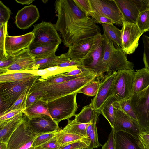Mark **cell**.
I'll list each match as a JSON object with an SVG mask.
<instances>
[{"label":"cell","mask_w":149,"mask_h":149,"mask_svg":"<svg viewBox=\"0 0 149 149\" xmlns=\"http://www.w3.org/2000/svg\"><path fill=\"white\" fill-rule=\"evenodd\" d=\"M54 6L58 13L55 26L66 47L101 34L99 26L81 11L73 0H57Z\"/></svg>","instance_id":"obj_1"},{"label":"cell","mask_w":149,"mask_h":149,"mask_svg":"<svg viewBox=\"0 0 149 149\" xmlns=\"http://www.w3.org/2000/svg\"><path fill=\"white\" fill-rule=\"evenodd\" d=\"M97 77L91 74L58 84H46L38 79L32 86L29 93L38 92L39 100L46 103L60 97L77 92L82 88Z\"/></svg>","instance_id":"obj_2"},{"label":"cell","mask_w":149,"mask_h":149,"mask_svg":"<svg viewBox=\"0 0 149 149\" xmlns=\"http://www.w3.org/2000/svg\"><path fill=\"white\" fill-rule=\"evenodd\" d=\"M105 40L103 63L106 75L111 74L120 70H133L134 64L128 60L122 48L112 41Z\"/></svg>","instance_id":"obj_3"},{"label":"cell","mask_w":149,"mask_h":149,"mask_svg":"<svg viewBox=\"0 0 149 149\" xmlns=\"http://www.w3.org/2000/svg\"><path fill=\"white\" fill-rule=\"evenodd\" d=\"M105 45V40L103 35L97 36L91 50L80 62L84 68L96 75L99 80L104 78L106 73L103 63Z\"/></svg>","instance_id":"obj_4"},{"label":"cell","mask_w":149,"mask_h":149,"mask_svg":"<svg viewBox=\"0 0 149 149\" xmlns=\"http://www.w3.org/2000/svg\"><path fill=\"white\" fill-rule=\"evenodd\" d=\"M39 77L35 75L26 80L0 83V115L6 111L27 87L33 85Z\"/></svg>","instance_id":"obj_5"},{"label":"cell","mask_w":149,"mask_h":149,"mask_svg":"<svg viewBox=\"0 0 149 149\" xmlns=\"http://www.w3.org/2000/svg\"><path fill=\"white\" fill-rule=\"evenodd\" d=\"M77 93L62 97L46 103L51 117L58 124L76 115L78 108L76 99Z\"/></svg>","instance_id":"obj_6"},{"label":"cell","mask_w":149,"mask_h":149,"mask_svg":"<svg viewBox=\"0 0 149 149\" xmlns=\"http://www.w3.org/2000/svg\"><path fill=\"white\" fill-rule=\"evenodd\" d=\"M143 132L149 133V86L129 99Z\"/></svg>","instance_id":"obj_7"},{"label":"cell","mask_w":149,"mask_h":149,"mask_svg":"<svg viewBox=\"0 0 149 149\" xmlns=\"http://www.w3.org/2000/svg\"><path fill=\"white\" fill-rule=\"evenodd\" d=\"M135 72L132 70H118L112 87V93L117 101L130 99L133 95Z\"/></svg>","instance_id":"obj_8"},{"label":"cell","mask_w":149,"mask_h":149,"mask_svg":"<svg viewBox=\"0 0 149 149\" xmlns=\"http://www.w3.org/2000/svg\"><path fill=\"white\" fill-rule=\"evenodd\" d=\"M36 135L29 124L27 117L24 115L23 121L7 144L8 149H28L32 147Z\"/></svg>","instance_id":"obj_9"},{"label":"cell","mask_w":149,"mask_h":149,"mask_svg":"<svg viewBox=\"0 0 149 149\" xmlns=\"http://www.w3.org/2000/svg\"><path fill=\"white\" fill-rule=\"evenodd\" d=\"M92 10L122 25L124 21L122 14L113 0H89Z\"/></svg>","instance_id":"obj_10"},{"label":"cell","mask_w":149,"mask_h":149,"mask_svg":"<svg viewBox=\"0 0 149 149\" xmlns=\"http://www.w3.org/2000/svg\"><path fill=\"white\" fill-rule=\"evenodd\" d=\"M31 32L34 36L33 41L35 42L59 45L62 42L55 24L50 22L42 21L34 25Z\"/></svg>","instance_id":"obj_11"},{"label":"cell","mask_w":149,"mask_h":149,"mask_svg":"<svg viewBox=\"0 0 149 149\" xmlns=\"http://www.w3.org/2000/svg\"><path fill=\"white\" fill-rule=\"evenodd\" d=\"M122 26V49L126 54L133 53L138 46L139 39L144 33L141 31L136 24L124 21Z\"/></svg>","instance_id":"obj_12"},{"label":"cell","mask_w":149,"mask_h":149,"mask_svg":"<svg viewBox=\"0 0 149 149\" xmlns=\"http://www.w3.org/2000/svg\"><path fill=\"white\" fill-rule=\"evenodd\" d=\"M115 117L113 129L114 132L123 131L138 137V134L143 132L137 120L123 112L113 103Z\"/></svg>","instance_id":"obj_13"},{"label":"cell","mask_w":149,"mask_h":149,"mask_svg":"<svg viewBox=\"0 0 149 149\" xmlns=\"http://www.w3.org/2000/svg\"><path fill=\"white\" fill-rule=\"evenodd\" d=\"M117 72L106 75L100 82L98 91L90 103L94 110L100 112L102 105L111 96L113 95L112 87Z\"/></svg>","instance_id":"obj_14"},{"label":"cell","mask_w":149,"mask_h":149,"mask_svg":"<svg viewBox=\"0 0 149 149\" xmlns=\"http://www.w3.org/2000/svg\"><path fill=\"white\" fill-rule=\"evenodd\" d=\"M34 38L32 32L25 34L16 36H9L6 33L5 42L6 52L14 54L23 49H27Z\"/></svg>","instance_id":"obj_15"},{"label":"cell","mask_w":149,"mask_h":149,"mask_svg":"<svg viewBox=\"0 0 149 149\" xmlns=\"http://www.w3.org/2000/svg\"><path fill=\"white\" fill-rule=\"evenodd\" d=\"M13 55V62L3 74L33 70L35 58L30 54L27 49H23Z\"/></svg>","instance_id":"obj_16"},{"label":"cell","mask_w":149,"mask_h":149,"mask_svg":"<svg viewBox=\"0 0 149 149\" xmlns=\"http://www.w3.org/2000/svg\"><path fill=\"white\" fill-rule=\"evenodd\" d=\"M40 17L38 8L35 5L25 6L19 10L15 17V23L21 29H27L32 26Z\"/></svg>","instance_id":"obj_17"},{"label":"cell","mask_w":149,"mask_h":149,"mask_svg":"<svg viewBox=\"0 0 149 149\" xmlns=\"http://www.w3.org/2000/svg\"><path fill=\"white\" fill-rule=\"evenodd\" d=\"M27 118L31 127L36 134L59 132L61 130L58 124L47 116Z\"/></svg>","instance_id":"obj_18"},{"label":"cell","mask_w":149,"mask_h":149,"mask_svg":"<svg viewBox=\"0 0 149 149\" xmlns=\"http://www.w3.org/2000/svg\"><path fill=\"white\" fill-rule=\"evenodd\" d=\"M97 36L74 44L68 48L67 55L72 60L80 63L91 50Z\"/></svg>","instance_id":"obj_19"},{"label":"cell","mask_w":149,"mask_h":149,"mask_svg":"<svg viewBox=\"0 0 149 149\" xmlns=\"http://www.w3.org/2000/svg\"><path fill=\"white\" fill-rule=\"evenodd\" d=\"M116 149H145L138 137L123 131L114 132Z\"/></svg>","instance_id":"obj_20"},{"label":"cell","mask_w":149,"mask_h":149,"mask_svg":"<svg viewBox=\"0 0 149 149\" xmlns=\"http://www.w3.org/2000/svg\"><path fill=\"white\" fill-rule=\"evenodd\" d=\"M24 111L10 119L0 121V142L6 144L11 136L23 121Z\"/></svg>","instance_id":"obj_21"},{"label":"cell","mask_w":149,"mask_h":149,"mask_svg":"<svg viewBox=\"0 0 149 149\" xmlns=\"http://www.w3.org/2000/svg\"><path fill=\"white\" fill-rule=\"evenodd\" d=\"M123 15L124 21L136 24L139 12L132 0H113Z\"/></svg>","instance_id":"obj_22"},{"label":"cell","mask_w":149,"mask_h":149,"mask_svg":"<svg viewBox=\"0 0 149 149\" xmlns=\"http://www.w3.org/2000/svg\"><path fill=\"white\" fill-rule=\"evenodd\" d=\"M59 45L33 41L27 49L30 54L35 58H41L55 54Z\"/></svg>","instance_id":"obj_23"},{"label":"cell","mask_w":149,"mask_h":149,"mask_svg":"<svg viewBox=\"0 0 149 149\" xmlns=\"http://www.w3.org/2000/svg\"><path fill=\"white\" fill-rule=\"evenodd\" d=\"M100 112L96 111L91 103L84 107L81 111L75 116L74 120L82 123H97Z\"/></svg>","instance_id":"obj_24"},{"label":"cell","mask_w":149,"mask_h":149,"mask_svg":"<svg viewBox=\"0 0 149 149\" xmlns=\"http://www.w3.org/2000/svg\"><path fill=\"white\" fill-rule=\"evenodd\" d=\"M24 113L29 118L47 116L53 119L50 114L46 103L39 100L26 108L24 110Z\"/></svg>","instance_id":"obj_25"},{"label":"cell","mask_w":149,"mask_h":149,"mask_svg":"<svg viewBox=\"0 0 149 149\" xmlns=\"http://www.w3.org/2000/svg\"><path fill=\"white\" fill-rule=\"evenodd\" d=\"M136 71L134 74L133 95L149 86V71L145 68Z\"/></svg>","instance_id":"obj_26"},{"label":"cell","mask_w":149,"mask_h":149,"mask_svg":"<svg viewBox=\"0 0 149 149\" xmlns=\"http://www.w3.org/2000/svg\"><path fill=\"white\" fill-rule=\"evenodd\" d=\"M104 38L108 40L112 41L121 48L122 47L121 30L114 26L112 24H102Z\"/></svg>","instance_id":"obj_27"},{"label":"cell","mask_w":149,"mask_h":149,"mask_svg":"<svg viewBox=\"0 0 149 149\" xmlns=\"http://www.w3.org/2000/svg\"><path fill=\"white\" fill-rule=\"evenodd\" d=\"M68 120L67 124L63 129L61 130V132L88 137L86 134V128L90 124L92 123H82L77 122L74 119L71 120L69 119Z\"/></svg>","instance_id":"obj_28"},{"label":"cell","mask_w":149,"mask_h":149,"mask_svg":"<svg viewBox=\"0 0 149 149\" xmlns=\"http://www.w3.org/2000/svg\"><path fill=\"white\" fill-rule=\"evenodd\" d=\"M117 101L113 95L110 97L102 107L100 112L106 119L111 127H113V124L115 117L114 108L113 103Z\"/></svg>","instance_id":"obj_29"},{"label":"cell","mask_w":149,"mask_h":149,"mask_svg":"<svg viewBox=\"0 0 149 149\" xmlns=\"http://www.w3.org/2000/svg\"><path fill=\"white\" fill-rule=\"evenodd\" d=\"M57 137L60 147L79 141H84L89 146L90 143V140L88 137H85L77 134L63 132L61 130Z\"/></svg>","instance_id":"obj_30"},{"label":"cell","mask_w":149,"mask_h":149,"mask_svg":"<svg viewBox=\"0 0 149 149\" xmlns=\"http://www.w3.org/2000/svg\"><path fill=\"white\" fill-rule=\"evenodd\" d=\"M35 76L25 72H15L0 74V83L23 81L29 80Z\"/></svg>","instance_id":"obj_31"},{"label":"cell","mask_w":149,"mask_h":149,"mask_svg":"<svg viewBox=\"0 0 149 149\" xmlns=\"http://www.w3.org/2000/svg\"><path fill=\"white\" fill-rule=\"evenodd\" d=\"M57 56L55 54L41 58H35L32 70L43 69L55 66Z\"/></svg>","instance_id":"obj_32"},{"label":"cell","mask_w":149,"mask_h":149,"mask_svg":"<svg viewBox=\"0 0 149 149\" xmlns=\"http://www.w3.org/2000/svg\"><path fill=\"white\" fill-rule=\"evenodd\" d=\"M91 73L84 74L74 76H63L59 74L49 76L44 79L40 76L38 79L46 84H58L65 82L77 78L88 75Z\"/></svg>","instance_id":"obj_33"},{"label":"cell","mask_w":149,"mask_h":149,"mask_svg":"<svg viewBox=\"0 0 149 149\" xmlns=\"http://www.w3.org/2000/svg\"><path fill=\"white\" fill-rule=\"evenodd\" d=\"M32 85L27 87L22 95L14 104L6 111L0 116L3 115L11 110L19 109H25L26 108L27 99Z\"/></svg>","instance_id":"obj_34"},{"label":"cell","mask_w":149,"mask_h":149,"mask_svg":"<svg viewBox=\"0 0 149 149\" xmlns=\"http://www.w3.org/2000/svg\"><path fill=\"white\" fill-rule=\"evenodd\" d=\"M100 82L99 80L94 79L81 88L77 93H83L89 96H95L98 91Z\"/></svg>","instance_id":"obj_35"},{"label":"cell","mask_w":149,"mask_h":149,"mask_svg":"<svg viewBox=\"0 0 149 149\" xmlns=\"http://www.w3.org/2000/svg\"><path fill=\"white\" fill-rule=\"evenodd\" d=\"M59 132H51L37 134L32 145L34 148L40 146L56 136Z\"/></svg>","instance_id":"obj_36"},{"label":"cell","mask_w":149,"mask_h":149,"mask_svg":"<svg viewBox=\"0 0 149 149\" xmlns=\"http://www.w3.org/2000/svg\"><path fill=\"white\" fill-rule=\"evenodd\" d=\"M136 24L141 31L144 33L149 30V9L139 13Z\"/></svg>","instance_id":"obj_37"},{"label":"cell","mask_w":149,"mask_h":149,"mask_svg":"<svg viewBox=\"0 0 149 149\" xmlns=\"http://www.w3.org/2000/svg\"><path fill=\"white\" fill-rule=\"evenodd\" d=\"M55 66L61 67H66L81 66L79 62L74 61L71 60L67 55L66 53L57 56Z\"/></svg>","instance_id":"obj_38"},{"label":"cell","mask_w":149,"mask_h":149,"mask_svg":"<svg viewBox=\"0 0 149 149\" xmlns=\"http://www.w3.org/2000/svg\"><path fill=\"white\" fill-rule=\"evenodd\" d=\"M4 51L0 50V74L5 73L7 69L11 64L14 59L13 54H4Z\"/></svg>","instance_id":"obj_39"},{"label":"cell","mask_w":149,"mask_h":149,"mask_svg":"<svg viewBox=\"0 0 149 149\" xmlns=\"http://www.w3.org/2000/svg\"><path fill=\"white\" fill-rule=\"evenodd\" d=\"M114 103L125 113L137 121L136 117L129 100L120 102L116 101Z\"/></svg>","instance_id":"obj_40"},{"label":"cell","mask_w":149,"mask_h":149,"mask_svg":"<svg viewBox=\"0 0 149 149\" xmlns=\"http://www.w3.org/2000/svg\"><path fill=\"white\" fill-rule=\"evenodd\" d=\"M76 6L83 12L86 15L91 17L92 11L89 0H73Z\"/></svg>","instance_id":"obj_41"},{"label":"cell","mask_w":149,"mask_h":149,"mask_svg":"<svg viewBox=\"0 0 149 149\" xmlns=\"http://www.w3.org/2000/svg\"><path fill=\"white\" fill-rule=\"evenodd\" d=\"M88 137L90 140L88 149H93L102 146L98 141V134L96 124L94 125L90 132Z\"/></svg>","instance_id":"obj_42"},{"label":"cell","mask_w":149,"mask_h":149,"mask_svg":"<svg viewBox=\"0 0 149 149\" xmlns=\"http://www.w3.org/2000/svg\"><path fill=\"white\" fill-rule=\"evenodd\" d=\"M142 39L144 48L143 59L144 68L149 71V37L143 35Z\"/></svg>","instance_id":"obj_43"},{"label":"cell","mask_w":149,"mask_h":149,"mask_svg":"<svg viewBox=\"0 0 149 149\" xmlns=\"http://www.w3.org/2000/svg\"><path fill=\"white\" fill-rule=\"evenodd\" d=\"M12 12L10 9L0 1V25L8 22Z\"/></svg>","instance_id":"obj_44"},{"label":"cell","mask_w":149,"mask_h":149,"mask_svg":"<svg viewBox=\"0 0 149 149\" xmlns=\"http://www.w3.org/2000/svg\"><path fill=\"white\" fill-rule=\"evenodd\" d=\"M7 23L0 25V50L3 51V54L6 56L8 54L6 52L5 48V36L7 32Z\"/></svg>","instance_id":"obj_45"},{"label":"cell","mask_w":149,"mask_h":149,"mask_svg":"<svg viewBox=\"0 0 149 149\" xmlns=\"http://www.w3.org/2000/svg\"><path fill=\"white\" fill-rule=\"evenodd\" d=\"M91 17L96 24H115L114 22L111 19L93 11H92V15Z\"/></svg>","instance_id":"obj_46"},{"label":"cell","mask_w":149,"mask_h":149,"mask_svg":"<svg viewBox=\"0 0 149 149\" xmlns=\"http://www.w3.org/2000/svg\"><path fill=\"white\" fill-rule=\"evenodd\" d=\"M88 145L84 141H79L61 146L58 149H88Z\"/></svg>","instance_id":"obj_47"},{"label":"cell","mask_w":149,"mask_h":149,"mask_svg":"<svg viewBox=\"0 0 149 149\" xmlns=\"http://www.w3.org/2000/svg\"><path fill=\"white\" fill-rule=\"evenodd\" d=\"M87 73H91L88 70L84 68L81 66H80L69 72L60 74H59L63 76H74Z\"/></svg>","instance_id":"obj_48"},{"label":"cell","mask_w":149,"mask_h":149,"mask_svg":"<svg viewBox=\"0 0 149 149\" xmlns=\"http://www.w3.org/2000/svg\"><path fill=\"white\" fill-rule=\"evenodd\" d=\"M58 135L40 146L46 149H58L60 146L58 141Z\"/></svg>","instance_id":"obj_49"},{"label":"cell","mask_w":149,"mask_h":149,"mask_svg":"<svg viewBox=\"0 0 149 149\" xmlns=\"http://www.w3.org/2000/svg\"><path fill=\"white\" fill-rule=\"evenodd\" d=\"M102 149H116L114 131L112 129L107 142L102 146Z\"/></svg>","instance_id":"obj_50"},{"label":"cell","mask_w":149,"mask_h":149,"mask_svg":"<svg viewBox=\"0 0 149 149\" xmlns=\"http://www.w3.org/2000/svg\"><path fill=\"white\" fill-rule=\"evenodd\" d=\"M139 13L149 9V0H132Z\"/></svg>","instance_id":"obj_51"},{"label":"cell","mask_w":149,"mask_h":149,"mask_svg":"<svg viewBox=\"0 0 149 149\" xmlns=\"http://www.w3.org/2000/svg\"><path fill=\"white\" fill-rule=\"evenodd\" d=\"M138 137L145 149H149V133L144 132L139 133Z\"/></svg>","instance_id":"obj_52"},{"label":"cell","mask_w":149,"mask_h":149,"mask_svg":"<svg viewBox=\"0 0 149 149\" xmlns=\"http://www.w3.org/2000/svg\"><path fill=\"white\" fill-rule=\"evenodd\" d=\"M40 93L38 92L30 93L27 99L26 108L31 105L39 100Z\"/></svg>","instance_id":"obj_53"},{"label":"cell","mask_w":149,"mask_h":149,"mask_svg":"<svg viewBox=\"0 0 149 149\" xmlns=\"http://www.w3.org/2000/svg\"><path fill=\"white\" fill-rule=\"evenodd\" d=\"M24 110L19 109L11 110L3 115L0 116V121H3L12 118L17 114L23 112Z\"/></svg>","instance_id":"obj_54"},{"label":"cell","mask_w":149,"mask_h":149,"mask_svg":"<svg viewBox=\"0 0 149 149\" xmlns=\"http://www.w3.org/2000/svg\"><path fill=\"white\" fill-rule=\"evenodd\" d=\"M17 3L22 5H29L32 3L34 0H15Z\"/></svg>","instance_id":"obj_55"},{"label":"cell","mask_w":149,"mask_h":149,"mask_svg":"<svg viewBox=\"0 0 149 149\" xmlns=\"http://www.w3.org/2000/svg\"><path fill=\"white\" fill-rule=\"evenodd\" d=\"M96 124V123H92L90 124L87 127L86 132L88 137L89 134L91 131L94 125Z\"/></svg>","instance_id":"obj_56"},{"label":"cell","mask_w":149,"mask_h":149,"mask_svg":"<svg viewBox=\"0 0 149 149\" xmlns=\"http://www.w3.org/2000/svg\"><path fill=\"white\" fill-rule=\"evenodd\" d=\"M0 149H8L7 144L3 142H0Z\"/></svg>","instance_id":"obj_57"},{"label":"cell","mask_w":149,"mask_h":149,"mask_svg":"<svg viewBox=\"0 0 149 149\" xmlns=\"http://www.w3.org/2000/svg\"><path fill=\"white\" fill-rule=\"evenodd\" d=\"M33 149H46L43 148L40 146H38V147H36L35 148H33Z\"/></svg>","instance_id":"obj_58"},{"label":"cell","mask_w":149,"mask_h":149,"mask_svg":"<svg viewBox=\"0 0 149 149\" xmlns=\"http://www.w3.org/2000/svg\"><path fill=\"white\" fill-rule=\"evenodd\" d=\"M48 1L47 0H42V1L44 3H47Z\"/></svg>","instance_id":"obj_59"},{"label":"cell","mask_w":149,"mask_h":149,"mask_svg":"<svg viewBox=\"0 0 149 149\" xmlns=\"http://www.w3.org/2000/svg\"><path fill=\"white\" fill-rule=\"evenodd\" d=\"M28 149H33V148L32 147H31Z\"/></svg>","instance_id":"obj_60"},{"label":"cell","mask_w":149,"mask_h":149,"mask_svg":"<svg viewBox=\"0 0 149 149\" xmlns=\"http://www.w3.org/2000/svg\"><path fill=\"white\" fill-rule=\"evenodd\" d=\"M86 149L85 148H80V149Z\"/></svg>","instance_id":"obj_61"},{"label":"cell","mask_w":149,"mask_h":149,"mask_svg":"<svg viewBox=\"0 0 149 149\" xmlns=\"http://www.w3.org/2000/svg\"></svg>","instance_id":"obj_62"}]
</instances>
